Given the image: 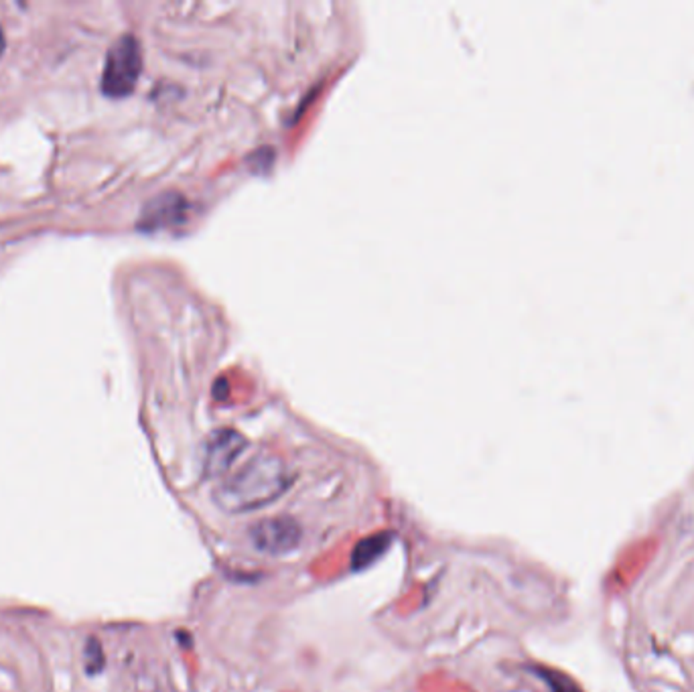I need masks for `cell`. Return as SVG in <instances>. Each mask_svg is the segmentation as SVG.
I'll use <instances>...</instances> for the list:
<instances>
[{"mask_svg":"<svg viewBox=\"0 0 694 692\" xmlns=\"http://www.w3.org/2000/svg\"><path fill=\"white\" fill-rule=\"evenodd\" d=\"M289 486L291 475L285 461L272 453H258L221 479L213 500L227 513L254 512L275 504Z\"/></svg>","mask_w":694,"mask_h":692,"instance_id":"1","label":"cell"},{"mask_svg":"<svg viewBox=\"0 0 694 692\" xmlns=\"http://www.w3.org/2000/svg\"><path fill=\"white\" fill-rule=\"evenodd\" d=\"M143 71V51L135 35H122L110 45L104 71H102V92L110 98H124L132 94Z\"/></svg>","mask_w":694,"mask_h":692,"instance_id":"2","label":"cell"},{"mask_svg":"<svg viewBox=\"0 0 694 692\" xmlns=\"http://www.w3.org/2000/svg\"><path fill=\"white\" fill-rule=\"evenodd\" d=\"M248 538L264 554H289L302 540V528L291 516L262 518L248 528Z\"/></svg>","mask_w":694,"mask_h":692,"instance_id":"3","label":"cell"},{"mask_svg":"<svg viewBox=\"0 0 694 692\" xmlns=\"http://www.w3.org/2000/svg\"><path fill=\"white\" fill-rule=\"evenodd\" d=\"M248 441L240 435L238 430L221 429L210 437L205 445V459H203V473L205 478H221L234 467L235 461L246 451Z\"/></svg>","mask_w":694,"mask_h":692,"instance_id":"4","label":"cell"},{"mask_svg":"<svg viewBox=\"0 0 694 692\" xmlns=\"http://www.w3.org/2000/svg\"><path fill=\"white\" fill-rule=\"evenodd\" d=\"M187 212V201L183 199L181 193H161L149 204L143 207L140 213L138 228L146 229V232H154V229H167L173 228L177 223L186 220Z\"/></svg>","mask_w":694,"mask_h":692,"instance_id":"5","label":"cell"},{"mask_svg":"<svg viewBox=\"0 0 694 692\" xmlns=\"http://www.w3.org/2000/svg\"><path fill=\"white\" fill-rule=\"evenodd\" d=\"M390 545H392V534L390 532H380L359 540L358 546L353 548L351 567L356 571L370 567V564H374L384 553H386Z\"/></svg>","mask_w":694,"mask_h":692,"instance_id":"6","label":"cell"},{"mask_svg":"<svg viewBox=\"0 0 694 692\" xmlns=\"http://www.w3.org/2000/svg\"><path fill=\"white\" fill-rule=\"evenodd\" d=\"M534 670L536 674L546 682V687L550 688V692H582L579 688V684L565 672H558V670H552V668H542V666H538Z\"/></svg>","mask_w":694,"mask_h":692,"instance_id":"7","label":"cell"},{"mask_svg":"<svg viewBox=\"0 0 694 692\" xmlns=\"http://www.w3.org/2000/svg\"><path fill=\"white\" fill-rule=\"evenodd\" d=\"M104 664H106V656H104V650H102L100 639L87 638L86 647H84V668H86V672L90 674V676L100 674L102 670H104Z\"/></svg>","mask_w":694,"mask_h":692,"instance_id":"8","label":"cell"},{"mask_svg":"<svg viewBox=\"0 0 694 692\" xmlns=\"http://www.w3.org/2000/svg\"><path fill=\"white\" fill-rule=\"evenodd\" d=\"M4 45H6V39H4L3 27H0V57H3V54H4Z\"/></svg>","mask_w":694,"mask_h":692,"instance_id":"9","label":"cell"}]
</instances>
